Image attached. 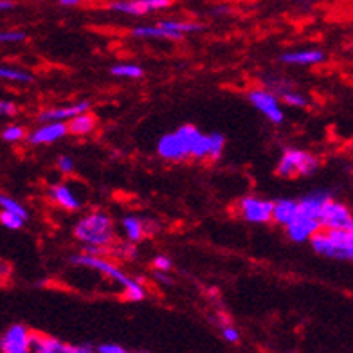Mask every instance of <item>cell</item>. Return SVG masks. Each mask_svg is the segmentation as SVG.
Segmentation results:
<instances>
[{
    "label": "cell",
    "instance_id": "6da1fadb",
    "mask_svg": "<svg viewBox=\"0 0 353 353\" xmlns=\"http://www.w3.org/2000/svg\"><path fill=\"white\" fill-rule=\"evenodd\" d=\"M310 245L325 258L353 261V234L350 229H326V232H316L310 238Z\"/></svg>",
    "mask_w": 353,
    "mask_h": 353
},
{
    "label": "cell",
    "instance_id": "7a4b0ae2",
    "mask_svg": "<svg viewBox=\"0 0 353 353\" xmlns=\"http://www.w3.org/2000/svg\"><path fill=\"white\" fill-rule=\"evenodd\" d=\"M202 134L193 125H182L173 134H168L159 139L157 152L166 161H184L193 155V148L199 143Z\"/></svg>",
    "mask_w": 353,
    "mask_h": 353
},
{
    "label": "cell",
    "instance_id": "3957f363",
    "mask_svg": "<svg viewBox=\"0 0 353 353\" xmlns=\"http://www.w3.org/2000/svg\"><path fill=\"white\" fill-rule=\"evenodd\" d=\"M70 261H72L74 265H83V267H88V269L98 270V272H101V274L108 276V278L116 279V281L123 283V287H125V296L130 299V301H141V299H144V288L141 287L135 279H130L125 272H123V270H119L117 267L108 263V261L101 260L99 256L83 252V254L72 256Z\"/></svg>",
    "mask_w": 353,
    "mask_h": 353
},
{
    "label": "cell",
    "instance_id": "277c9868",
    "mask_svg": "<svg viewBox=\"0 0 353 353\" xmlns=\"http://www.w3.org/2000/svg\"><path fill=\"white\" fill-rule=\"evenodd\" d=\"M74 234L79 242L85 243V245H110L112 238H114L110 216L105 213L87 214L76 223Z\"/></svg>",
    "mask_w": 353,
    "mask_h": 353
},
{
    "label": "cell",
    "instance_id": "5b68a950",
    "mask_svg": "<svg viewBox=\"0 0 353 353\" xmlns=\"http://www.w3.org/2000/svg\"><path fill=\"white\" fill-rule=\"evenodd\" d=\"M319 168V161L314 155L305 154L301 150H287L279 161L276 172L279 176H296V175H312L317 172Z\"/></svg>",
    "mask_w": 353,
    "mask_h": 353
},
{
    "label": "cell",
    "instance_id": "8992f818",
    "mask_svg": "<svg viewBox=\"0 0 353 353\" xmlns=\"http://www.w3.org/2000/svg\"><path fill=\"white\" fill-rule=\"evenodd\" d=\"M240 213L243 219L251 223H267L274 220V202L261 200L256 196H245L240 200Z\"/></svg>",
    "mask_w": 353,
    "mask_h": 353
},
{
    "label": "cell",
    "instance_id": "52a82bcc",
    "mask_svg": "<svg viewBox=\"0 0 353 353\" xmlns=\"http://www.w3.org/2000/svg\"><path fill=\"white\" fill-rule=\"evenodd\" d=\"M321 225L325 229H350L353 225L352 211L341 202L328 200L321 211Z\"/></svg>",
    "mask_w": 353,
    "mask_h": 353
},
{
    "label": "cell",
    "instance_id": "ba28073f",
    "mask_svg": "<svg viewBox=\"0 0 353 353\" xmlns=\"http://www.w3.org/2000/svg\"><path fill=\"white\" fill-rule=\"evenodd\" d=\"M285 228H287L288 238H290V240L303 243L307 242V240H310L316 232H319L323 225H321V220L316 219V216H310V214L299 213L298 211V214H296Z\"/></svg>",
    "mask_w": 353,
    "mask_h": 353
},
{
    "label": "cell",
    "instance_id": "9c48e42d",
    "mask_svg": "<svg viewBox=\"0 0 353 353\" xmlns=\"http://www.w3.org/2000/svg\"><path fill=\"white\" fill-rule=\"evenodd\" d=\"M249 101L254 105L256 110H260L269 121H272L274 125H279L283 121V110L279 108V101L272 92H267V90H261V88H256L249 92Z\"/></svg>",
    "mask_w": 353,
    "mask_h": 353
},
{
    "label": "cell",
    "instance_id": "30bf717a",
    "mask_svg": "<svg viewBox=\"0 0 353 353\" xmlns=\"http://www.w3.org/2000/svg\"><path fill=\"white\" fill-rule=\"evenodd\" d=\"M0 348L4 353H26L31 348V334L22 325H11L6 330Z\"/></svg>",
    "mask_w": 353,
    "mask_h": 353
},
{
    "label": "cell",
    "instance_id": "8fae6325",
    "mask_svg": "<svg viewBox=\"0 0 353 353\" xmlns=\"http://www.w3.org/2000/svg\"><path fill=\"white\" fill-rule=\"evenodd\" d=\"M67 134H69V125H65L63 121H47V125L40 126L38 130L29 135L28 141L34 146L37 144H49L65 137Z\"/></svg>",
    "mask_w": 353,
    "mask_h": 353
},
{
    "label": "cell",
    "instance_id": "7c38bea8",
    "mask_svg": "<svg viewBox=\"0 0 353 353\" xmlns=\"http://www.w3.org/2000/svg\"><path fill=\"white\" fill-rule=\"evenodd\" d=\"M223 144H225V137L222 134H210V135H202L199 139V143L195 144L193 148V155L191 157L195 159H204L211 157L213 161L222 155Z\"/></svg>",
    "mask_w": 353,
    "mask_h": 353
},
{
    "label": "cell",
    "instance_id": "4fadbf2b",
    "mask_svg": "<svg viewBox=\"0 0 353 353\" xmlns=\"http://www.w3.org/2000/svg\"><path fill=\"white\" fill-rule=\"evenodd\" d=\"M31 348L38 353H78V346H67L52 337L33 334H31Z\"/></svg>",
    "mask_w": 353,
    "mask_h": 353
},
{
    "label": "cell",
    "instance_id": "5bb4252c",
    "mask_svg": "<svg viewBox=\"0 0 353 353\" xmlns=\"http://www.w3.org/2000/svg\"><path fill=\"white\" fill-rule=\"evenodd\" d=\"M88 108H90L88 101H81L65 108H52V110H46L40 114V121H65V119H72V117L83 114Z\"/></svg>",
    "mask_w": 353,
    "mask_h": 353
},
{
    "label": "cell",
    "instance_id": "9a60e30c",
    "mask_svg": "<svg viewBox=\"0 0 353 353\" xmlns=\"http://www.w3.org/2000/svg\"><path fill=\"white\" fill-rule=\"evenodd\" d=\"M332 200V196L325 191H317V193H312V195L305 196V199L299 202V213L310 214V216H316L319 219L321 211L326 205V202Z\"/></svg>",
    "mask_w": 353,
    "mask_h": 353
},
{
    "label": "cell",
    "instance_id": "2e32d148",
    "mask_svg": "<svg viewBox=\"0 0 353 353\" xmlns=\"http://www.w3.org/2000/svg\"><path fill=\"white\" fill-rule=\"evenodd\" d=\"M49 196L54 200L56 204L61 205L63 210L69 211H76L79 210V200L72 195V191L69 190V186L65 184H56V186L49 188Z\"/></svg>",
    "mask_w": 353,
    "mask_h": 353
},
{
    "label": "cell",
    "instance_id": "e0dca14e",
    "mask_svg": "<svg viewBox=\"0 0 353 353\" xmlns=\"http://www.w3.org/2000/svg\"><path fill=\"white\" fill-rule=\"evenodd\" d=\"M325 60L323 51H298V52H285L281 56V61L285 63H294V65H316Z\"/></svg>",
    "mask_w": 353,
    "mask_h": 353
},
{
    "label": "cell",
    "instance_id": "ac0fdd59",
    "mask_svg": "<svg viewBox=\"0 0 353 353\" xmlns=\"http://www.w3.org/2000/svg\"><path fill=\"white\" fill-rule=\"evenodd\" d=\"M132 34L137 38H164V40H182L184 34L176 33V31H170V29L163 28V26H141L132 31Z\"/></svg>",
    "mask_w": 353,
    "mask_h": 353
},
{
    "label": "cell",
    "instance_id": "d6986e66",
    "mask_svg": "<svg viewBox=\"0 0 353 353\" xmlns=\"http://www.w3.org/2000/svg\"><path fill=\"white\" fill-rule=\"evenodd\" d=\"M299 211V202L290 199H281L274 202V222L287 225L290 220L298 214Z\"/></svg>",
    "mask_w": 353,
    "mask_h": 353
},
{
    "label": "cell",
    "instance_id": "ffe728a7",
    "mask_svg": "<svg viewBox=\"0 0 353 353\" xmlns=\"http://www.w3.org/2000/svg\"><path fill=\"white\" fill-rule=\"evenodd\" d=\"M110 10L117 11V13L132 14V17H143V14L152 11L148 6H144L139 0H119V2H112Z\"/></svg>",
    "mask_w": 353,
    "mask_h": 353
},
{
    "label": "cell",
    "instance_id": "44dd1931",
    "mask_svg": "<svg viewBox=\"0 0 353 353\" xmlns=\"http://www.w3.org/2000/svg\"><path fill=\"white\" fill-rule=\"evenodd\" d=\"M94 128H96V119H94V116L87 114V112L72 117L69 123V134H74V135L90 134Z\"/></svg>",
    "mask_w": 353,
    "mask_h": 353
},
{
    "label": "cell",
    "instance_id": "7402d4cb",
    "mask_svg": "<svg viewBox=\"0 0 353 353\" xmlns=\"http://www.w3.org/2000/svg\"><path fill=\"white\" fill-rule=\"evenodd\" d=\"M159 26H163V28L170 29V31H176V33H200V31H204V26L202 23L196 22H176V20H163V22H159Z\"/></svg>",
    "mask_w": 353,
    "mask_h": 353
},
{
    "label": "cell",
    "instance_id": "603a6c76",
    "mask_svg": "<svg viewBox=\"0 0 353 353\" xmlns=\"http://www.w3.org/2000/svg\"><path fill=\"white\" fill-rule=\"evenodd\" d=\"M123 228L126 231V236L130 242H139L141 238L144 234V228H143V222L139 219H135V216H126L123 220Z\"/></svg>",
    "mask_w": 353,
    "mask_h": 353
},
{
    "label": "cell",
    "instance_id": "cb8c5ba5",
    "mask_svg": "<svg viewBox=\"0 0 353 353\" xmlns=\"http://www.w3.org/2000/svg\"><path fill=\"white\" fill-rule=\"evenodd\" d=\"M0 76L4 79H10V81H17V83H31L33 81V76L29 74V72L20 69H11V67H2Z\"/></svg>",
    "mask_w": 353,
    "mask_h": 353
},
{
    "label": "cell",
    "instance_id": "d4e9b609",
    "mask_svg": "<svg viewBox=\"0 0 353 353\" xmlns=\"http://www.w3.org/2000/svg\"><path fill=\"white\" fill-rule=\"evenodd\" d=\"M279 92V98L283 99V103L290 105V107H307V98L301 96L299 92L296 90H287V88H278Z\"/></svg>",
    "mask_w": 353,
    "mask_h": 353
},
{
    "label": "cell",
    "instance_id": "484cf974",
    "mask_svg": "<svg viewBox=\"0 0 353 353\" xmlns=\"http://www.w3.org/2000/svg\"><path fill=\"white\" fill-rule=\"evenodd\" d=\"M110 74L121 76V78H141L144 74L139 65H130V63H121V65H114L110 69Z\"/></svg>",
    "mask_w": 353,
    "mask_h": 353
},
{
    "label": "cell",
    "instance_id": "4316f807",
    "mask_svg": "<svg viewBox=\"0 0 353 353\" xmlns=\"http://www.w3.org/2000/svg\"><path fill=\"white\" fill-rule=\"evenodd\" d=\"M0 205H2V210L11 211V213L19 214V216H22L23 220H28V219H29L28 210H26V208H23L22 204H19L17 200L10 199V196H6V195L0 196Z\"/></svg>",
    "mask_w": 353,
    "mask_h": 353
},
{
    "label": "cell",
    "instance_id": "83f0119b",
    "mask_svg": "<svg viewBox=\"0 0 353 353\" xmlns=\"http://www.w3.org/2000/svg\"><path fill=\"white\" fill-rule=\"evenodd\" d=\"M23 222H26V220H23L22 216L11 213V211L2 210V213H0V223H2L6 229H10V231H19L23 225Z\"/></svg>",
    "mask_w": 353,
    "mask_h": 353
},
{
    "label": "cell",
    "instance_id": "f1b7e54d",
    "mask_svg": "<svg viewBox=\"0 0 353 353\" xmlns=\"http://www.w3.org/2000/svg\"><path fill=\"white\" fill-rule=\"evenodd\" d=\"M23 137H26V130L19 125L6 126L4 130H2V139H4L6 143H19Z\"/></svg>",
    "mask_w": 353,
    "mask_h": 353
},
{
    "label": "cell",
    "instance_id": "f546056e",
    "mask_svg": "<svg viewBox=\"0 0 353 353\" xmlns=\"http://www.w3.org/2000/svg\"><path fill=\"white\" fill-rule=\"evenodd\" d=\"M22 40H26V33H20V31H6V33L0 34V42H4V43L22 42Z\"/></svg>",
    "mask_w": 353,
    "mask_h": 353
},
{
    "label": "cell",
    "instance_id": "4dcf8cb0",
    "mask_svg": "<svg viewBox=\"0 0 353 353\" xmlns=\"http://www.w3.org/2000/svg\"><path fill=\"white\" fill-rule=\"evenodd\" d=\"M58 170H60L63 175H69V173L74 172V163L70 157H60L58 159Z\"/></svg>",
    "mask_w": 353,
    "mask_h": 353
},
{
    "label": "cell",
    "instance_id": "1f68e13d",
    "mask_svg": "<svg viewBox=\"0 0 353 353\" xmlns=\"http://www.w3.org/2000/svg\"><path fill=\"white\" fill-rule=\"evenodd\" d=\"M144 6H148L150 10H164L168 6H172V0H139Z\"/></svg>",
    "mask_w": 353,
    "mask_h": 353
},
{
    "label": "cell",
    "instance_id": "d6a6232c",
    "mask_svg": "<svg viewBox=\"0 0 353 353\" xmlns=\"http://www.w3.org/2000/svg\"><path fill=\"white\" fill-rule=\"evenodd\" d=\"M0 112H2V116H8V117H13L17 116V112H19V108H17V105L11 101H0Z\"/></svg>",
    "mask_w": 353,
    "mask_h": 353
},
{
    "label": "cell",
    "instance_id": "836d02e7",
    "mask_svg": "<svg viewBox=\"0 0 353 353\" xmlns=\"http://www.w3.org/2000/svg\"><path fill=\"white\" fill-rule=\"evenodd\" d=\"M99 353H125L126 350L123 348L121 344H112V343H107V344H101L98 348Z\"/></svg>",
    "mask_w": 353,
    "mask_h": 353
},
{
    "label": "cell",
    "instance_id": "e575fe53",
    "mask_svg": "<svg viewBox=\"0 0 353 353\" xmlns=\"http://www.w3.org/2000/svg\"><path fill=\"white\" fill-rule=\"evenodd\" d=\"M154 265H155V269L163 270V272L172 269V261H170V258H166V256H157V258L154 260Z\"/></svg>",
    "mask_w": 353,
    "mask_h": 353
},
{
    "label": "cell",
    "instance_id": "d590c367",
    "mask_svg": "<svg viewBox=\"0 0 353 353\" xmlns=\"http://www.w3.org/2000/svg\"><path fill=\"white\" fill-rule=\"evenodd\" d=\"M222 337L228 343H238L240 341V335H238V332L234 330V328H231V326H225V328H222Z\"/></svg>",
    "mask_w": 353,
    "mask_h": 353
},
{
    "label": "cell",
    "instance_id": "8d00e7d4",
    "mask_svg": "<svg viewBox=\"0 0 353 353\" xmlns=\"http://www.w3.org/2000/svg\"><path fill=\"white\" fill-rule=\"evenodd\" d=\"M13 8H14V4L11 2V0H0V10L2 11H10V10H13Z\"/></svg>",
    "mask_w": 353,
    "mask_h": 353
},
{
    "label": "cell",
    "instance_id": "74e56055",
    "mask_svg": "<svg viewBox=\"0 0 353 353\" xmlns=\"http://www.w3.org/2000/svg\"><path fill=\"white\" fill-rule=\"evenodd\" d=\"M61 6H65V8H74V6H78L81 0H58Z\"/></svg>",
    "mask_w": 353,
    "mask_h": 353
},
{
    "label": "cell",
    "instance_id": "f35d334b",
    "mask_svg": "<svg viewBox=\"0 0 353 353\" xmlns=\"http://www.w3.org/2000/svg\"><path fill=\"white\" fill-rule=\"evenodd\" d=\"M229 11V8H216V10H214V13H228Z\"/></svg>",
    "mask_w": 353,
    "mask_h": 353
},
{
    "label": "cell",
    "instance_id": "ab89813d",
    "mask_svg": "<svg viewBox=\"0 0 353 353\" xmlns=\"http://www.w3.org/2000/svg\"><path fill=\"white\" fill-rule=\"evenodd\" d=\"M350 232H352V234H353V225H352V228H350Z\"/></svg>",
    "mask_w": 353,
    "mask_h": 353
}]
</instances>
